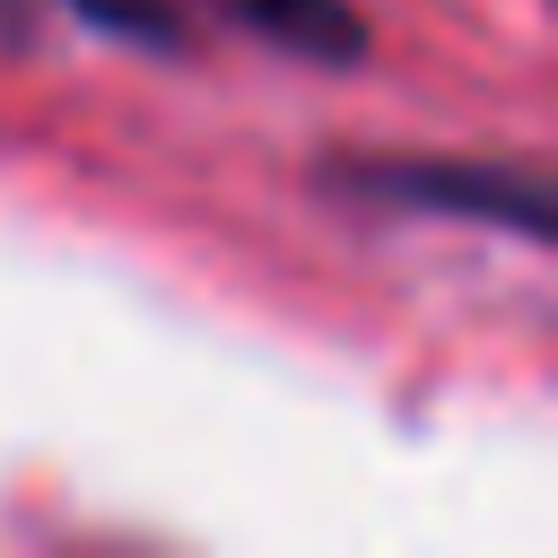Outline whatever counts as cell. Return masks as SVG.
<instances>
[{
  "label": "cell",
  "instance_id": "1",
  "mask_svg": "<svg viewBox=\"0 0 558 558\" xmlns=\"http://www.w3.org/2000/svg\"><path fill=\"white\" fill-rule=\"evenodd\" d=\"M87 17H105L113 35H148V44H183L209 17H235L253 35H279L314 61H349L357 52V17L340 0H78Z\"/></svg>",
  "mask_w": 558,
  "mask_h": 558
},
{
  "label": "cell",
  "instance_id": "2",
  "mask_svg": "<svg viewBox=\"0 0 558 558\" xmlns=\"http://www.w3.org/2000/svg\"><path fill=\"white\" fill-rule=\"evenodd\" d=\"M0 17H17V0H0Z\"/></svg>",
  "mask_w": 558,
  "mask_h": 558
}]
</instances>
